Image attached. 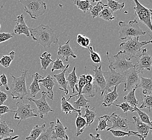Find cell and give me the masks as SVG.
<instances>
[{
  "label": "cell",
  "mask_w": 152,
  "mask_h": 140,
  "mask_svg": "<svg viewBox=\"0 0 152 140\" xmlns=\"http://www.w3.org/2000/svg\"><path fill=\"white\" fill-rule=\"evenodd\" d=\"M138 88H141L142 89V93L144 96L152 95V79L143 78L142 77H141L140 81L137 86L136 90Z\"/></svg>",
  "instance_id": "22"
},
{
  "label": "cell",
  "mask_w": 152,
  "mask_h": 140,
  "mask_svg": "<svg viewBox=\"0 0 152 140\" xmlns=\"http://www.w3.org/2000/svg\"><path fill=\"white\" fill-rule=\"evenodd\" d=\"M70 40H68L64 45H59L57 52V55L64 58L66 61H69V57H70L73 58H77V55L74 53L73 50L70 46Z\"/></svg>",
  "instance_id": "18"
},
{
  "label": "cell",
  "mask_w": 152,
  "mask_h": 140,
  "mask_svg": "<svg viewBox=\"0 0 152 140\" xmlns=\"http://www.w3.org/2000/svg\"><path fill=\"white\" fill-rule=\"evenodd\" d=\"M0 79H1V83L2 86H4L5 90L7 91H9L10 90V88L8 85V80H7V77L4 73H3L1 76H0Z\"/></svg>",
  "instance_id": "50"
},
{
  "label": "cell",
  "mask_w": 152,
  "mask_h": 140,
  "mask_svg": "<svg viewBox=\"0 0 152 140\" xmlns=\"http://www.w3.org/2000/svg\"><path fill=\"white\" fill-rule=\"evenodd\" d=\"M96 92V86L93 83H88L83 88L81 94H85L87 97L94 98Z\"/></svg>",
  "instance_id": "30"
},
{
  "label": "cell",
  "mask_w": 152,
  "mask_h": 140,
  "mask_svg": "<svg viewBox=\"0 0 152 140\" xmlns=\"http://www.w3.org/2000/svg\"><path fill=\"white\" fill-rule=\"evenodd\" d=\"M122 74L125 78L124 91L126 92L128 90H131V89H136V88L139 84L140 80L139 78L138 73L136 71L135 67L129 69Z\"/></svg>",
  "instance_id": "10"
},
{
  "label": "cell",
  "mask_w": 152,
  "mask_h": 140,
  "mask_svg": "<svg viewBox=\"0 0 152 140\" xmlns=\"http://www.w3.org/2000/svg\"><path fill=\"white\" fill-rule=\"evenodd\" d=\"M76 101L72 103V106L73 108L77 110H80L82 107H85L88 106V102H90V100L86 99L84 96L83 94H80L78 98H77Z\"/></svg>",
  "instance_id": "37"
},
{
  "label": "cell",
  "mask_w": 152,
  "mask_h": 140,
  "mask_svg": "<svg viewBox=\"0 0 152 140\" xmlns=\"http://www.w3.org/2000/svg\"><path fill=\"white\" fill-rule=\"evenodd\" d=\"M108 68L110 70L108 71L102 72L106 82V87L103 95L111 92L110 88L115 86H118L120 84L124 83L125 81V78L122 74L115 71L110 65Z\"/></svg>",
  "instance_id": "7"
},
{
  "label": "cell",
  "mask_w": 152,
  "mask_h": 140,
  "mask_svg": "<svg viewBox=\"0 0 152 140\" xmlns=\"http://www.w3.org/2000/svg\"><path fill=\"white\" fill-rule=\"evenodd\" d=\"M32 77L33 78V81L32 83L31 84V85H30L29 89L30 95L31 97L35 98L37 94L41 90L38 81L40 79H43V77L40 74H39L37 72L33 74Z\"/></svg>",
  "instance_id": "23"
},
{
  "label": "cell",
  "mask_w": 152,
  "mask_h": 140,
  "mask_svg": "<svg viewBox=\"0 0 152 140\" xmlns=\"http://www.w3.org/2000/svg\"><path fill=\"white\" fill-rule=\"evenodd\" d=\"M106 4V7L111 9L113 12L117 10H121L125 7V3H119V1L113 0H108L107 3Z\"/></svg>",
  "instance_id": "40"
},
{
  "label": "cell",
  "mask_w": 152,
  "mask_h": 140,
  "mask_svg": "<svg viewBox=\"0 0 152 140\" xmlns=\"http://www.w3.org/2000/svg\"><path fill=\"white\" fill-rule=\"evenodd\" d=\"M15 106H16L18 108L17 110L14 111V112H15L14 119L16 120H20L17 125L18 126L22 121L33 117H38L37 114H35L33 112L35 109H31L29 104H26L23 102L18 101L16 103Z\"/></svg>",
  "instance_id": "9"
},
{
  "label": "cell",
  "mask_w": 152,
  "mask_h": 140,
  "mask_svg": "<svg viewBox=\"0 0 152 140\" xmlns=\"http://www.w3.org/2000/svg\"><path fill=\"white\" fill-rule=\"evenodd\" d=\"M14 133V130L9 128L5 121L0 123V136L3 139L4 137L10 136V135Z\"/></svg>",
  "instance_id": "38"
},
{
  "label": "cell",
  "mask_w": 152,
  "mask_h": 140,
  "mask_svg": "<svg viewBox=\"0 0 152 140\" xmlns=\"http://www.w3.org/2000/svg\"><path fill=\"white\" fill-rule=\"evenodd\" d=\"M77 43L82 47L88 48L90 47V39L88 38L85 35L78 34L77 37Z\"/></svg>",
  "instance_id": "42"
},
{
  "label": "cell",
  "mask_w": 152,
  "mask_h": 140,
  "mask_svg": "<svg viewBox=\"0 0 152 140\" xmlns=\"http://www.w3.org/2000/svg\"><path fill=\"white\" fill-rule=\"evenodd\" d=\"M14 37L13 35L10 33H6V32H1L0 33V44L2 42H4L8 41L10 38Z\"/></svg>",
  "instance_id": "49"
},
{
  "label": "cell",
  "mask_w": 152,
  "mask_h": 140,
  "mask_svg": "<svg viewBox=\"0 0 152 140\" xmlns=\"http://www.w3.org/2000/svg\"><path fill=\"white\" fill-rule=\"evenodd\" d=\"M135 6L133 8L134 9V14L133 17L136 16L142 23L144 24L148 27L149 31H152V9H148L142 6L137 0L133 1Z\"/></svg>",
  "instance_id": "8"
},
{
  "label": "cell",
  "mask_w": 152,
  "mask_h": 140,
  "mask_svg": "<svg viewBox=\"0 0 152 140\" xmlns=\"http://www.w3.org/2000/svg\"><path fill=\"white\" fill-rule=\"evenodd\" d=\"M27 73L28 70H24L19 77H16L10 74L12 78V82L10 89L11 90L10 95L12 99H26L25 96L28 94L26 82Z\"/></svg>",
  "instance_id": "4"
},
{
  "label": "cell",
  "mask_w": 152,
  "mask_h": 140,
  "mask_svg": "<svg viewBox=\"0 0 152 140\" xmlns=\"http://www.w3.org/2000/svg\"><path fill=\"white\" fill-rule=\"evenodd\" d=\"M16 53L15 51H11L8 55H3V57L0 59V64L3 67L8 68L10 66L12 61L15 58Z\"/></svg>",
  "instance_id": "36"
},
{
  "label": "cell",
  "mask_w": 152,
  "mask_h": 140,
  "mask_svg": "<svg viewBox=\"0 0 152 140\" xmlns=\"http://www.w3.org/2000/svg\"><path fill=\"white\" fill-rule=\"evenodd\" d=\"M90 1H80L77 0L74 1V3L76 5L78 9H80L82 11L86 13V12L90 11L92 8V6L90 4Z\"/></svg>",
  "instance_id": "35"
},
{
  "label": "cell",
  "mask_w": 152,
  "mask_h": 140,
  "mask_svg": "<svg viewBox=\"0 0 152 140\" xmlns=\"http://www.w3.org/2000/svg\"><path fill=\"white\" fill-rule=\"evenodd\" d=\"M137 136H138V137H139L140 138V140H145V139H144L142 136H141V135H140L139 134L137 135Z\"/></svg>",
  "instance_id": "56"
},
{
  "label": "cell",
  "mask_w": 152,
  "mask_h": 140,
  "mask_svg": "<svg viewBox=\"0 0 152 140\" xmlns=\"http://www.w3.org/2000/svg\"><path fill=\"white\" fill-rule=\"evenodd\" d=\"M14 21L16 22V25L14 29V34L18 35L24 34L27 37H30V28L26 23L23 14L18 16L16 20Z\"/></svg>",
  "instance_id": "15"
},
{
  "label": "cell",
  "mask_w": 152,
  "mask_h": 140,
  "mask_svg": "<svg viewBox=\"0 0 152 140\" xmlns=\"http://www.w3.org/2000/svg\"><path fill=\"white\" fill-rule=\"evenodd\" d=\"M41 97L39 99H33L32 98H26V99L30 101H32L35 104L37 109L38 110L39 115L41 119H44V115H48V113L50 112H54L50 106L48 104L46 100L47 93L46 92L43 91L41 93Z\"/></svg>",
  "instance_id": "11"
},
{
  "label": "cell",
  "mask_w": 152,
  "mask_h": 140,
  "mask_svg": "<svg viewBox=\"0 0 152 140\" xmlns=\"http://www.w3.org/2000/svg\"><path fill=\"white\" fill-rule=\"evenodd\" d=\"M139 60L134 65L135 69L137 73H143L144 70L151 71L152 66V57L147 53L146 49H143L142 52L138 55Z\"/></svg>",
  "instance_id": "13"
},
{
  "label": "cell",
  "mask_w": 152,
  "mask_h": 140,
  "mask_svg": "<svg viewBox=\"0 0 152 140\" xmlns=\"http://www.w3.org/2000/svg\"><path fill=\"white\" fill-rule=\"evenodd\" d=\"M76 67L75 66L73 67L72 71L68 74L66 78L67 84L70 86V88L72 90V93H74L75 92V86H76L78 82V78L77 76H76Z\"/></svg>",
  "instance_id": "28"
},
{
  "label": "cell",
  "mask_w": 152,
  "mask_h": 140,
  "mask_svg": "<svg viewBox=\"0 0 152 140\" xmlns=\"http://www.w3.org/2000/svg\"><path fill=\"white\" fill-rule=\"evenodd\" d=\"M108 53L109 52L107 51L106 55L109 61V65L118 72L121 74L124 73L129 69L134 67V65H133L132 61L126 59L125 55L122 51H120L113 56L114 61L113 62L110 61Z\"/></svg>",
  "instance_id": "6"
},
{
  "label": "cell",
  "mask_w": 152,
  "mask_h": 140,
  "mask_svg": "<svg viewBox=\"0 0 152 140\" xmlns=\"http://www.w3.org/2000/svg\"><path fill=\"white\" fill-rule=\"evenodd\" d=\"M69 67L70 65L67 64L64 70H63L61 73L54 75V78L56 79L59 86V90L63 91L66 96L69 94V90H67V82L65 74Z\"/></svg>",
  "instance_id": "16"
},
{
  "label": "cell",
  "mask_w": 152,
  "mask_h": 140,
  "mask_svg": "<svg viewBox=\"0 0 152 140\" xmlns=\"http://www.w3.org/2000/svg\"><path fill=\"white\" fill-rule=\"evenodd\" d=\"M113 105H115L116 107H118L119 109H121L123 111V112L126 113V116H127V112L128 111H130L133 113L135 111H137V107H133L130 105H129L127 102H125L121 103L120 105H115L114 104Z\"/></svg>",
  "instance_id": "47"
},
{
  "label": "cell",
  "mask_w": 152,
  "mask_h": 140,
  "mask_svg": "<svg viewBox=\"0 0 152 140\" xmlns=\"http://www.w3.org/2000/svg\"><path fill=\"white\" fill-rule=\"evenodd\" d=\"M139 37H137L129 39V41L121 43L119 45L120 49L125 53L126 59L128 61H131L133 58H137L139 55L137 53L140 51L143 46L152 43L151 39L149 41L139 42Z\"/></svg>",
  "instance_id": "3"
},
{
  "label": "cell",
  "mask_w": 152,
  "mask_h": 140,
  "mask_svg": "<svg viewBox=\"0 0 152 140\" xmlns=\"http://www.w3.org/2000/svg\"><path fill=\"white\" fill-rule=\"evenodd\" d=\"M136 112H137V114H138L139 117V119L140 120L141 122L145 123L147 125H148L150 126L152 125V122L149 119V116L146 113H145V112L141 111L140 109H139L137 107V108Z\"/></svg>",
  "instance_id": "46"
},
{
  "label": "cell",
  "mask_w": 152,
  "mask_h": 140,
  "mask_svg": "<svg viewBox=\"0 0 152 140\" xmlns=\"http://www.w3.org/2000/svg\"><path fill=\"white\" fill-rule=\"evenodd\" d=\"M94 69L93 71L94 72V77L93 84L99 88L101 92V96H103V92L106 87V82L105 78L102 74V65L100 66H94Z\"/></svg>",
  "instance_id": "14"
},
{
  "label": "cell",
  "mask_w": 152,
  "mask_h": 140,
  "mask_svg": "<svg viewBox=\"0 0 152 140\" xmlns=\"http://www.w3.org/2000/svg\"><path fill=\"white\" fill-rule=\"evenodd\" d=\"M133 119L134 121V123L135 124L138 134L141 136H142L144 139L146 138L150 130L152 129V127L141 122L140 120L139 119V118H138L135 116L133 117Z\"/></svg>",
  "instance_id": "20"
},
{
  "label": "cell",
  "mask_w": 152,
  "mask_h": 140,
  "mask_svg": "<svg viewBox=\"0 0 152 140\" xmlns=\"http://www.w3.org/2000/svg\"><path fill=\"white\" fill-rule=\"evenodd\" d=\"M99 122L98 126L96 128V131H102L107 128L108 125L107 124V121L109 120V116L106 115L104 116L100 117L98 119Z\"/></svg>",
  "instance_id": "43"
},
{
  "label": "cell",
  "mask_w": 152,
  "mask_h": 140,
  "mask_svg": "<svg viewBox=\"0 0 152 140\" xmlns=\"http://www.w3.org/2000/svg\"><path fill=\"white\" fill-rule=\"evenodd\" d=\"M119 94L117 92V86H114L113 90L111 92L104 94V98L102 101V105L104 107H110L114 104V101L117 100Z\"/></svg>",
  "instance_id": "21"
},
{
  "label": "cell",
  "mask_w": 152,
  "mask_h": 140,
  "mask_svg": "<svg viewBox=\"0 0 152 140\" xmlns=\"http://www.w3.org/2000/svg\"><path fill=\"white\" fill-rule=\"evenodd\" d=\"M55 125L54 122L50 123V126L43 131L36 140H53L52 139V131Z\"/></svg>",
  "instance_id": "31"
},
{
  "label": "cell",
  "mask_w": 152,
  "mask_h": 140,
  "mask_svg": "<svg viewBox=\"0 0 152 140\" xmlns=\"http://www.w3.org/2000/svg\"><path fill=\"white\" fill-rule=\"evenodd\" d=\"M29 32L32 39L45 49L49 48L51 44H57L58 42V37L53 30L49 26L43 24L33 29L30 28Z\"/></svg>",
  "instance_id": "1"
},
{
  "label": "cell",
  "mask_w": 152,
  "mask_h": 140,
  "mask_svg": "<svg viewBox=\"0 0 152 140\" xmlns=\"http://www.w3.org/2000/svg\"><path fill=\"white\" fill-rule=\"evenodd\" d=\"M18 137H19V136H18V135H16L15 136H8V137H4L1 140H14L15 139H17Z\"/></svg>",
  "instance_id": "55"
},
{
  "label": "cell",
  "mask_w": 152,
  "mask_h": 140,
  "mask_svg": "<svg viewBox=\"0 0 152 140\" xmlns=\"http://www.w3.org/2000/svg\"><path fill=\"white\" fill-rule=\"evenodd\" d=\"M67 127H65L61 123L59 119H57V123L54 126L52 131V139L53 140L61 139L62 140H65L66 131Z\"/></svg>",
  "instance_id": "19"
},
{
  "label": "cell",
  "mask_w": 152,
  "mask_h": 140,
  "mask_svg": "<svg viewBox=\"0 0 152 140\" xmlns=\"http://www.w3.org/2000/svg\"><path fill=\"white\" fill-rule=\"evenodd\" d=\"M51 55L50 53L44 52L42 55V56L39 57L42 65L41 70H47V68L49 66L50 64L53 62V60L51 59Z\"/></svg>",
  "instance_id": "32"
},
{
  "label": "cell",
  "mask_w": 152,
  "mask_h": 140,
  "mask_svg": "<svg viewBox=\"0 0 152 140\" xmlns=\"http://www.w3.org/2000/svg\"><path fill=\"white\" fill-rule=\"evenodd\" d=\"M1 139H2V138H1V136H0V140H1Z\"/></svg>",
  "instance_id": "59"
},
{
  "label": "cell",
  "mask_w": 152,
  "mask_h": 140,
  "mask_svg": "<svg viewBox=\"0 0 152 140\" xmlns=\"http://www.w3.org/2000/svg\"><path fill=\"white\" fill-rule=\"evenodd\" d=\"M61 109L65 114H71L72 112H77L78 113H82L81 110H77L73 108L72 105L66 99L64 96H62L61 99Z\"/></svg>",
  "instance_id": "26"
},
{
  "label": "cell",
  "mask_w": 152,
  "mask_h": 140,
  "mask_svg": "<svg viewBox=\"0 0 152 140\" xmlns=\"http://www.w3.org/2000/svg\"><path fill=\"white\" fill-rule=\"evenodd\" d=\"M2 85L1 84V83L0 82V88H1V87H2Z\"/></svg>",
  "instance_id": "58"
},
{
  "label": "cell",
  "mask_w": 152,
  "mask_h": 140,
  "mask_svg": "<svg viewBox=\"0 0 152 140\" xmlns=\"http://www.w3.org/2000/svg\"><path fill=\"white\" fill-rule=\"evenodd\" d=\"M90 136L91 137V140H102L100 137V135L98 133L96 134V135H94L92 134H90Z\"/></svg>",
  "instance_id": "54"
},
{
  "label": "cell",
  "mask_w": 152,
  "mask_h": 140,
  "mask_svg": "<svg viewBox=\"0 0 152 140\" xmlns=\"http://www.w3.org/2000/svg\"><path fill=\"white\" fill-rule=\"evenodd\" d=\"M108 131H110L114 137H123L125 136L129 137L133 135L137 136V135L139 134L137 132L134 131H129L127 132V131H122L120 130H114V129H111Z\"/></svg>",
  "instance_id": "39"
},
{
  "label": "cell",
  "mask_w": 152,
  "mask_h": 140,
  "mask_svg": "<svg viewBox=\"0 0 152 140\" xmlns=\"http://www.w3.org/2000/svg\"><path fill=\"white\" fill-rule=\"evenodd\" d=\"M85 80L86 82V84L92 83L94 80V77L90 74H88L87 75L85 74Z\"/></svg>",
  "instance_id": "53"
},
{
  "label": "cell",
  "mask_w": 152,
  "mask_h": 140,
  "mask_svg": "<svg viewBox=\"0 0 152 140\" xmlns=\"http://www.w3.org/2000/svg\"><path fill=\"white\" fill-rule=\"evenodd\" d=\"M20 2L23 5L24 10L33 19L43 15L46 12V3L41 0H20Z\"/></svg>",
  "instance_id": "5"
},
{
  "label": "cell",
  "mask_w": 152,
  "mask_h": 140,
  "mask_svg": "<svg viewBox=\"0 0 152 140\" xmlns=\"http://www.w3.org/2000/svg\"><path fill=\"white\" fill-rule=\"evenodd\" d=\"M112 119V121L109 120L108 121L112 123V125L111 127L106 129L107 131L114 129H120V131H129L130 122L127 118H124L119 115H118L115 112H113L110 116H109V119Z\"/></svg>",
  "instance_id": "12"
},
{
  "label": "cell",
  "mask_w": 152,
  "mask_h": 140,
  "mask_svg": "<svg viewBox=\"0 0 152 140\" xmlns=\"http://www.w3.org/2000/svg\"><path fill=\"white\" fill-rule=\"evenodd\" d=\"M98 17L108 22H111L115 18L113 15L112 11L107 7H105L102 9V11L99 14Z\"/></svg>",
  "instance_id": "34"
},
{
  "label": "cell",
  "mask_w": 152,
  "mask_h": 140,
  "mask_svg": "<svg viewBox=\"0 0 152 140\" xmlns=\"http://www.w3.org/2000/svg\"><path fill=\"white\" fill-rule=\"evenodd\" d=\"M0 120H1V119H0Z\"/></svg>",
  "instance_id": "61"
},
{
  "label": "cell",
  "mask_w": 152,
  "mask_h": 140,
  "mask_svg": "<svg viewBox=\"0 0 152 140\" xmlns=\"http://www.w3.org/2000/svg\"><path fill=\"white\" fill-rule=\"evenodd\" d=\"M89 107V105L85 107V115L82 116L86 120V128L91 125V124L94 122L96 117V113L94 111V107H93L91 109H90Z\"/></svg>",
  "instance_id": "24"
},
{
  "label": "cell",
  "mask_w": 152,
  "mask_h": 140,
  "mask_svg": "<svg viewBox=\"0 0 152 140\" xmlns=\"http://www.w3.org/2000/svg\"><path fill=\"white\" fill-rule=\"evenodd\" d=\"M91 56V60L96 64H99L102 61L101 57L98 53L96 52L94 47L90 46L88 47Z\"/></svg>",
  "instance_id": "45"
},
{
  "label": "cell",
  "mask_w": 152,
  "mask_h": 140,
  "mask_svg": "<svg viewBox=\"0 0 152 140\" xmlns=\"http://www.w3.org/2000/svg\"><path fill=\"white\" fill-rule=\"evenodd\" d=\"M118 25L120 26V30L119 31L120 35L119 38L122 40L143 36L149 34L150 32L144 31L139 26V24L135 19L129 21L128 23L123 21H119Z\"/></svg>",
  "instance_id": "2"
},
{
  "label": "cell",
  "mask_w": 152,
  "mask_h": 140,
  "mask_svg": "<svg viewBox=\"0 0 152 140\" xmlns=\"http://www.w3.org/2000/svg\"><path fill=\"white\" fill-rule=\"evenodd\" d=\"M39 83H41V86L44 87L48 90L47 96L51 100H53L54 93L53 92V88L56 85L54 78H53L50 74L47 76L45 78L40 79L38 81Z\"/></svg>",
  "instance_id": "17"
},
{
  "label": "cell",
  "mask_w": 152,
  "mask_h": 140,
  "mask_svg": "<svg viewBox=\"0 0 152 140\" xmlns=\"http://www.w3.org/2000/svg\"><path fill=\"white\" fill-rule=\"evenodd\" d=\"M9 107L4 106V105H1L0 106V117H1L3 114L8 113V112H14V111H11L10 110Z\"/></svg>",
  "instance_id": "51"
},
{
  "label": "cell",
  "mask_w": 152,
  "mask_h": 140,
  "mask_svg": "<svg viewBox=\"0 0 152 140\" xmlns=\"http://www.w3.org/2000/svg\"><path fill=\"white\" fill-rule=\"evenodd\" d=\"M76 125L77 128L76 136L78 137L82 134L83 132L86 128V120L82 117V113H79L76 115Z\"/></svg>",
  "instance_id": "25"
},
{
  "label": "cell",
  "mask_w": 152,
  "mask_h": 140,
  "mask_svg": "<svg viewBox=\"0 0 152 140\" xmlns=\"http://www.w3.org/2000/svg\"><path fill=\"white\" fill-rule=\"evenodd\" d=\"M45 129V124L44 123L42 126L36 125L30 132L29 135L26 138V140H36L39 136L41 133Z\"/></svg>",
  "instance_id": "27"
},
{
  "label": "cell",
  "mask_w": 152,
  "mask_h": 140,
  "mask_svg": "<svg viewBox=\"0 0 152 140\" xmlns=\"http://www.w3.org/2000/svg\"><path fill=\"white\" fill-rule=\"evenodd\" d=\"M105 7H106V4L102 3V2H101L100 1H98V3H96V5L92 7L90 10L92 18H98L99 14L102 11V9H104Z\"/></svg>",
  "instance_id": "41"
},
{
  "label": "cell",
  "mask_w": 152,
  "mask_h": 140,
  "mask_svg": "<svg viewBox=\"0 0 152 140\" xmlns=\"http://www.w3.org/2000/svg\"><path fill=\"white\" fill-rule=\"evenodd\" d=\"M136 89L133 88L129 92V93L126 95V96L124 97V100L125 102H127L129 105H130L133 107H137L138 104V101L136 99L135 92Z\"/></svg>",
  "instance_id": "29"
},
{
  "label": "cell",
  "mask_w": 152,
  "mask_h": 140,
  "mask_svg": "<svg viewBox=\"0 0 152 140\" xmlns=\"http://www.w3.org/2000/svg\"><path fill=\"white\" fill-rule=\"evenodd\" d=\"M0 28H1V24H0Z\"/></svg>",
  "instance_id": "60"
},
{
  "label": "cell",
  "mask_w": 152,
  "mask_h": 140,
  "mask_svg": "<svg viewBox=\"0 0 152 140\" xmlns=\"http://www.w3.org/2000/svg\"><path fill=\"white\" fill-rule=\"evenodd\" d=\"M65 140H69V137L67 136V135L66 134V135H65Z\"/></svg>",
  "instance_id": "57"
},
{
  "label": "cell",
  "mask_w": 152,
  "mask_h": 140,
  "mask_svg": "<svg viewBox=\"0 0 152 140\" xmlns=\"http://www.w3.org/2000/svg\"><path fill=\"white\" fill-rule=\"evenodd\" d=\"M152 106V95L149 96H144L142 98V101L141 105L140 106V108H147L148 109L149 113H151V109Z\"/></svg>",
  "instance_id": "44"
},
{
  "label": "cell",
  "mask_w": 152,
  "mask_h": 140,
  "mask_svg": "<svg viewBox=\"0 0 152 140\" xmlns=\"http://www.w3.org/2000/svg\"><path fill=\"white\" fill-rule=\"evenodd\" d=\"M86 84V80H85V74H83L82 76H80V77L78 79V82L77 84L75 86V89L76 90H77L78 92V93L76 94L75 95H72V96H71L69 99L67 100V101H69L70 100L73 98L75 96H79L82 93V90L83 88L85 86V85Z\"/></svg>",
  "instance_id": "33"
},
{
  "label": "cell",
  "mask_w": 152,
  "mask_h": 140,
  "mask_svg": "<svg viewBox=\"0 0 152 140\" xmlns=\"http://www.w3.org/2000/svg\"><path fill=\"white\" fill-rule=\"evenodd\" d=\"M8 99V96L7 94L0 90V106L3 105L4 102Z\"/></svg>",
  "instance_id": "52"
},
{
  "label": "cell",
  "mask_w": 152,
  "mask_h": 140,
  "mask_svg": "<svg viewBox=\"0 0 152 140\" xmlns=\"http://www.w3.org/2000/svg\"><path fill=\"white\" fill-rule=\"evenodd\" d=\"M63 61L59 58H57L55 61L53 62V66L51 67V72H53L55 70H64L66 66L63 64Z\"/></svg>",
  "instance_id": "48"
}]
</instances>
